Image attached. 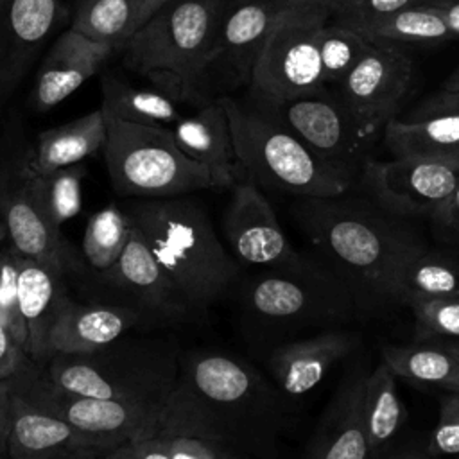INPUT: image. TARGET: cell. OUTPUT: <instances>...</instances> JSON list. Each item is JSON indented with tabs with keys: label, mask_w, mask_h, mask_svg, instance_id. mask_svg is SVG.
I'll return each instance as SVG.
<instances>
[{
	"label": "cell",
	"mask_w": 459,
	"mask_h": 459,
	"mask_svg": "<svg viewBox=\"0 0 459 459\" xmlns=\"http://www.w3.org/2000/svg\"><path fill=\"white\" fill-rule=\"evenodd\" d=\"M287 396L246 360L215 350L186 351L154 436L215 441L242 459H276L290 429Z\"/></svg>",
	"instance_id": "obj_1"
},
{
	"label": "cell",
	"mask_w": 459,
	"mask_h": 459,
	"mask_svg": "<svg viewBox=\"0 0 459 459\" xmlns=\"http://www.w3.org/2000/svg\"><path fill=\"white\" fill-rule=\"evenodd\" d=\"M294 219L317 258L348 287L357 317L402 307L398 278L427 249L403 217L368 201L299 197Z\"/></svg>",
	"instance_id": "obj_2"
},
{
	"label": "cell",
	"mask_w": 459,
	"mask_h": 459,
	"mask_svg": "<svg viewBox=\"0 0 459 459\" xmlns=\"http://www.w3.org/2000/svg\"><path fill=\"white\" fill-rule=\"evenodd\" d=\"M124 210L192 314L208 310L237 281L240 264L222 246L199 199L190 194L133 199Z\"/></svg>",
	"instance_id": "obj_3"
},
{
	"label": "cell",
	"mask_w": 459,
	"mask_h": 459,
	"mask_svg": "<svg viewBox=\"0 0 459 459\" xmlns=\"http://www.w3.org/2000/svg\"><path fill=\"white\" fill-rule=\"evenodd\" d=\"M181 351L174 339L136 335L88 353H54L41 368L57 387L95 398L165 405Z\"/></svg>",
	"instance_id": "obj_4"
},
{
	"label": "cell",
	"mask_w": 459,
	"mask_h": 459,
	"mask_svg": "<svg viewBox=\"0 0 459 459\" xmlns=\"http://www.w3.org/2000/svg\"><path fill=\"white\" fill-rule=\"evenodd\" d=\"M219 100L228 115L240 170L260 188L323 199L341 197L351 188L353 172L321 158L265 109L233 97Z\"/></svg>",
	"instance_id": "obj_5"
},
{
	"label": "cell",
	"mask_w": 459,
	"mask_h": 459,
	"mask_svg": "<svg viewBox=\"0 0 459 459\" xmlns=\"http://www.w3.org/2000/svg\"><path fill=\"white\" fill-rule=\"evenodd\" d=\"M226 0H172L122 45L126 65L170 99H186L210 68Z\"/></svg>",
	"instance_id": "obj_6"
},
{
	"label": "cell",
	"mask_w": 459,
	"mask_h": 459,
	"mask_svg": "<svg viewBox=\"0 0 459 459\" xmlns=\"http://www.w3.org/2000/svg\"><path fill=\"white\" fill-rule=\"evenodd\" d=\"M104 115L108 126L104 161L118 195L156 199L221 188L210 169L183 152L172 129L127 122L106 111Z\"/></svg>",
	"instance_id": "obj_7"
},
{
	"label": "cell",
	"mask_w": 459,
	"mask_h": 459,
	"mask_svg": "<svg viewBox=\"0 0 459 459\" xmlns=\"http://www.w3.org/2000/svg\"><path fill=\"white\" fill-rule=\"evenodd\" d=\"M244 314L271 335L307 328H335L357 317L348 287L319 260L298 267L264 269L240 292Z\"/></svg>",
	"instance_id": "obj_8"
},
{
	"label": "cell",
	"mask_w": 459,
	"mask_h": 459,
	"mask_svg": "<svg viewBox=\"0 0 459 459\" xmlns=\"http://www.w3.org/2000/svg\"><path fill=\"white\" fill-rule=\"evenodd\" d=\"M328 11H280L251 72V88L264 104H280L321 91L326 84L319 36Z\"/></svg>",
	"instance_id": "obj_9"
},
{
	"label": "cell",
	"mask_w": 459,
	"mask_h": 459,
	"mask_svg": "<svg viewBox=\"0 0 459 459\" xmlns=\"http://www.w3.org/2000/svg\"><path fill=\"white\" fill-rule=\"evenodd\" d=\"M9 385L30 405L113 446L154 436L163 411L161 405L106 400L65 391L52 384L32 360L9 380Z\"/></svg>",
	"instance_id": "obj_10"
},
{
	"label": "cell",
	"mask_w": 459,
	"mask_h": 459,
	"mask_svg": "<svg viewBox=\"0 0 459 459\" xmlns=\"http://www.w3.org/2000/svg\"><path fill=\"white\" fill-rule=\"evenodd\" d=\"M371 199L398 217H432L459 185V165L423 160L368 158L360 169Z\"/></svg>",
	"instance_id": "obj_11"
},
{
	"label": "cell",
	"mask_w": 459,
	"mask_h": 459,
	"mask_svg": "<svg viewBox=\"0 0 459 459\" xmlns=\"http://www.w3.org/2000/svg\"><path fill=\"white\" fill-rule=\"evenodd\" d=\"M222 233L240 265L285 269L298 267L308 258L290 244L265 194L247 178L237 181L231 190Z\"/></svg>",
	"instance_id": "obj_12"
},
{
	"label": "cell",
	"mask_w": 459,
	"mask_h": 459,
	"mask_svg": "<svg viewBox=\"0 0 459 459\" xmlns=\"http://www.w3.org/2000/svg\"><path fill=\"white\" fill-rule=\"evenodd\" d=\"M264 109L321 158L353 174L368 160L364 154L371 136L353 118L344 102L323 95V90L280 104H264Z\"/></svg>",
	"instance_id": "obj_13"
},
{
	"label": "cell",
	"mask_w": 459,
	"mask_h": 459,
	"mask_svg": "<svg viewBox=\"0 0 459 459\" xmlns=\"http://www.w3.org/2000/svg\"><path fill=\"white\" fill-rule=\"evenodd\" d=\"M412 61L396 45L373 43L359 63L341 79L342 102L373 136L394 118L409 88Z\"/></svg>",
	"instance_id": "obj_14"
},
{
	"label": "cell",
	"mask_w": 459,
	"mask_h": 459,
	"mask_svg": "<svg viewBox=\"0 0 459 459\" xmlns=\"http://www.w3.org/2000/svg\"><path fill=\"white\" fill-rule=\"evenodd\" d=\"M113 448L111 443L30 405L11 389L7 459H102Z\"/></svg>",
	"instance_id": "obj_15"
},
{
	"label": "cell",
	"mask_w": 459,
	"mask_h": 459,
	"mask_svg": "<svg viewBox=\"0 0 459 459\" xmlns=\"http://www.w3.org/2000/svg\"><path fill=\"white\" fill-rule=\"evenodd\" d=\"M0 212L11 247L18 255L65 273L72 267V253L61 228H56L41 212L23 169L0 172Z\"/></svg>",
	"instance_id": "obj_16"
},
{
	"label": "cell",
	"mask_w": 459,
	"mask_h": 459,
	"mask_svg": "<svg viewBox=\"0 0 459 459\" xmlns=\"http://www.w3.org/2000/svg\"><path fill=\"white\" fill-rule=\"evenodd\" d=\"M102 278L126 292L131 301L129 305L145 314L147 319L181 321L192 314L178 285L133 224L126 249Z\"/></svg>",
	"instance_id": "obj_17"
},
{
	"label": "cell",
	"mask_w": 459,
	"mask_h": 459,
	"mask_svg": "<svg viewBox=\"0 0 459 459\" xmlns=\"http://www.w3.org/2000/svg\"><path fill=\"white\" fill-rule=\"evenodd\" d=\"M368 371L362 360L350 364L310 436L303 459H373L364 429Z\"/></svg>",
	"instance_id": "obj_18"
},
{
	"label": "cell",
	"mask_w": 459,
	"mask_h": 459,
	"mask_svg": "<svg viewBox=\"0 0 459 459\" xmlns=\"http://www.w3.org/2000/svg\"><path fill=\"white\" fill-rule=\"evenodd\" d=\"M359 346L360 335L353 330H321L276 346L267 359V369L281 394L299 398L316 389L332 368Z\"/></svg>",
	"instance_id": "obj_19"
},
{
	"label": "cell",
	"mask_w": 459,
	"mask_h": 459,
	"mask_svg": "<svg viewBox=\"0 0 459 459\" xmlns=\"http://www.w3.org/2000/svg\"><path fill=\"white\" fill-rule=\"evenodd\" d=\"M61 14V0H0V100L27 74Z\"/></svg>",
	"instance_id": "obj_20"
},
{
	"label": "cell",
	"mask_w": 459,
	"mask_h": 459,
	"mask_svg": "<svg viewBox=\"0 0 459 459\" xmlns=\"http://www.w3.org/2000/svg\"><path fill=\"white\" fill-rule=\"evenodd\" d=\"M65 271L45 262L18 255V308L25 326V351L43 366L50 359V333L70 301Z\"/></svg>",
	"instance_id": "obj_21"
},
{
	"label": "cell",
	"mask_w": 459,
	"mask_h": 459,
	"mask_svg": "<svg viewBox=\"0 0 459 459\" xmlns=\"http://www.w3.org/2000/svg\"><path fill=\"white\" fill-rule=\"evenodd\" d=\"M113 50V45L95 41L72 27L66 29L38 70L30 95L34 108L45 111L63 102L100 70Z\"/></svg>",
	"instance_id": "obj_22"
},
{
	"label": "cell",
	"mask_w": 459,
	"mask_h": 459,
	"mask_svg": "<svg viewBox=\"0 0 459 459\" xmlns=\"http://www.w3.org/2000/svg\"><path fill=\"white\" fill-rule=\"evenodd\" d=\"M280 11L274 0H226L210 66L224 65L235 77L249 82L255 61Z\"/></svg>",
	"instance_id": "obj_23"
},
{
	"label": "cell",
	"mask_w": 459,
	"mask_h": 459,
	"mask_svg": "<svg viewBox=\"0 0 459 459\" xmlns=\"http://www.w3.org/2000/svg\"><path fill=\"white\" fill-rule=\"evenodd\" d=\"M145 319V314L127 303L84 305L70 299L52 328L50 353H88L99 350L120 339Z\"/></svg>",
	"instance_id": "obj_24"
},
{
	"label": "cell",
	"mask_w": 459,
	"mask_h": 459,
	"mask_svg": "<svg viewBox=\"0 0 459 459\" xmlns=\"http://www.w3.org/2000/svg\"><path fill=\"white\" fill-rule=\"evenodd\" d=\"M172 133L178 145L217 178L219 186H235L240 170L228 115L221 100L203 106L197 113L179 118Z\"/></svg>",
	"instance_id": "obj_25"
},
{
	"label": "cell",
	"mask_w": 459,
	"mask_h": 459,
	"mask_svg": "<svg viewBox=\"0 0 459 459\" xmlns=\"http://www.w3.org/2000/svg\"><path fill=\"white\" fill-rule=\"evenodd\" d=\"M106 138V115L99 108L72 122L39 133L34 151L23 167L30 174H48L77 165L102 149Z\"/></svg>",
	"instance_id": "obj_26"
},
{
	"label": "cell",
	"mask_w": 459,
	"mask_h": 459,
	"mask_svg": "<svg viewBox=\"0 0 459 459\" xmlns=\"http://www.w3.org/2000/svg\"><path fill=\"white\" fill-rule=\"evenodd\" d=\"M384 142L394 158H423L459 165V115L391 118Z\"/></svg>",
	"instance_id": "obj_27"
},
{
	"label": "cell",
	"mask_w": 459,
	"mask_h": 459,
	"mask_svg": "<svg viewBox=\"0 0 459 459\" xmlns=\"http://www.w3.org/2000/svg\"><path fill=\"white\" fill-rule=\"evenodd\" d=\"M380 360L396 378L441 391H459V360L436 341L385 344L380 350Z\"/></svg>",
	"instance_id": "obj_28"
},
{
	"label": "cell",
	"mask_w": 459,
	"mask_h": 459,
	"mask_svg": "<svg viewBox=\"0 0 459 459\" xmlns=\"http://www.w3.org/2000/svg\"><path fill=\"white\" fill-rule=\"evenodd\" d=\"M405 421L396 375L380 360L364 382V429L373 455L387 450Z\"/></svg>",
	"instance_id": "obj_29"
},
{
	"label": "cell",
	"mask_w": 459,
	"mask_h": 459,
	"mask_svg": "<svg viewBox=\"0 0 459 459\" xmlns=\"http://www.w3.org/2000/svg\"><path fill=\"white\" fill-rule=\"evenodd\" d=\"M348 27L359 30L371 43L429 45L452 39V32L441 11L430 2H423L377 20L350 23Z\"/></svg>",
	"instance_id": "obj_30"
},
{
	"label": "cell",
	"mask_w": 459,
	"mask_h": 459,
	"mask_svg": "<svg viewBox=\"0 0 459 459\" xmlns=\"http://www.w3.org/2000/svg\"><path fill=\"white\" fill-rule=\"evenodd\" d=\"M446 298H459V258L427 247L405 265L398 278L400 305Z\"/></svg>",
	"instance_id": "obj_31"
},
{
	"label": "cell",
	"mask_w": 459,
	"mask_h": 459,
	"mask_svg": "<svg viewBox=\"0 0 459 459\" xmlns=\"http://www.w3.org/2000/svg\"><path fill=\"white\" fill-rule=\"evenodd\" d=\"M106 113L136 124H176L181 117L170 99L165 93L133 88L131 84L106 75L102 79V106Z\"/></svg>",
	"instance_id": "obj_32"
},
{
	"label": "cell",
	"mask_w": 459,
	"mask_h": 459,
	"mask_svg": "<svg viewBox=\"0 0 459 459\" xmlns=\"http://www.w3.org/2000/svg\"><path fill=\"white\" fill-rule=\"evenodd\" d=\"M129 237L131 221L124 208L108 204L95 212L86 222L81 242V255L86 265L102 276L117 264Z\"/></svg>",
	"instance_id": "obj_33"
},
{
	"label": "cell",
	"mask_w": 459,
	"mask_h": 459,
	"mask_svg": "<svg viewBox=\"0 0 459 459\" xmlns=\"http://www.w3.org/2000/svg\"><path fill=\"white\" fill-rule=\"evenodd\" d=\"M136 11L138 0H81L72 29L118 48L134 32Z\"/></svg>",
	"instance_id": "obj_34"
},
{
	"label": "cell",
	"mask_w": 459,
	"mask_h": 459,
	"mask_svg": "<svg viewBox=\"0 0 459 459\" xmlns=\"http://www.w3.org/2000/svg\"><path fill=\"white\" fill-rule=\"evenodd\" d=\"M25 174L41 212L56 228H61L81 212V181L84 167L77 163L48 174H30L27 170Z\"/></svg>",
	"instance_id": "obj_35"
},
{
	"label": "cell",
	"mask_w": 459,
	"mask_h": 459,
	"mask_svg": "<svg viewBox=\"0 0 459 459\" xmlns=\"http://www.w3.org/2000/svg\"><path fill=\"white\" fill-rule=\"evenodd\" d=\"M373 43L359 30L335 23H325L319 36V54L325 81L341 82V79L359 63Z\"/></svg>",
	"instance_id": "obj_36"
},
{
	"label": "cell",
	"mask_w": 459,
	"mask_h": 459,
	"mask_svg": "<svg viewBox=\"0 0 459 459\" xmlns=\"http://www.w3.org/2000/svg\"><path fill=\"white\" fill-rule=\"evenodd\" d=\"M407 307L416 319L418 341L459 339V298L412 301Z\"/></svg>",
	"instance_id": "obj_37"
},
{
	"label": "cell",
	"mask_w": 459,
	"mask_h": 459,
	"mask_svg": "<svg viewBox=\"0 0 459 459\" xmlns=\"http://www.w3.org/2000/svg\"><path fill=\"white\" fill-rule=\"evenodd\" d=\"M425 450L436 457L459 455V391H441L437 421Z\"/></svg>",
	"instance_id": "obj_38"
},
{
	"label": "cell",
	"mask_w": 459,
	"mask_h": 459,
	"mask_svg": "<svg viewBox=\"0 0 459 459\" xmlns=\"http://www.w3.org/2000/svg\"><path fill=\"white\" fill-rule=\"evenodd\" d=\"M0 319L11 326L25 348L27 335L18 308V253L13 247L0 251Z\"/></svg>",
	"instance_id": "obj_39"
},
{
	"label": "cell",
	"mask_w": 459,
	"mask_h": 459,
	"mask_svg": "<svg viewBox=\"0 0 459 459\" xmlns=\"http://www.w3.org/2000/svg\"><path fill=\"white\" fill-rule=\"evenodd\" d=\"M429 0H339L332 11L335 22L350 25L377 20Z\"/></svg>",
	"instance_id": "obj_40"
},
{
	"label": "cell",
	"mask_w": 459,
	"mask_h": 459,
	"mask_svg": "<svg viewBox=\"0 0 459 459\" xmlns=\"http://www.w3.org/2000/svg\"><path fill=\"white\" fill-rule=\"evenodd\" d=\"M170 459H242L230 448L203 437H170Z\"/></svg>",
	"instance_id": "obj_41"
},
{
	"label": "cell",
	"mask_w": 459,
	"mask_h": 459,
	"mask_svg": "<svg viewBox=\"0 0 459 459\" xmlns=\"http://www.w3.org/2000/svg\"><path fill=\"white\" fill-rule=\"evenodd\" d=\"M102 459H170V437L149 436L126 441Z\"/></svg>",
	"instance_id": "obj_42"
},
{
	"label": "cell",
	"mask_w": 459,
	"mask_h": 459,
	"mask_svg": "<svg viewBox=\"0 0 459 459\" xmlns=\"http://www.w3.org/2000/svg\"><path fill=\"white\" fill-rule=\"evenodd\" d=\"M30 362L23 344L18 341L11 326L0 319V382L16 377Z\"/></svg>",
	"instance_id": "obj_43"
},
{
	"label": "cell",
	"mask_w": 459,
	"mask_h": 459,
	"mask_svg": "<svg viewBox=\"0 0 459 459\" xmlns=\"http://www.w3.org/2000/svg\"><path fill=\"white\" fill-rule=\"evenodd\" d=\"M430 219L443 238L459 240V185Z\"/></svg>",
	"instance_id": "obj_44"
},
{
	"label": "cell",
	"mask_w": 459,
	"mask_h": 459,
	"mask_svg": "<svg viewBox=\"0 0 459 459\" xmlns=\"http://www.w3.org/2000/svg\"><path fill=\"white\" fill-rule=\"evenodd\" d=\"M430 115H459V90H441L425 99L412 113L414 118Z\"/></svg>",
	"instance_id": "obj_45"
},
{
	"label": "cell",
	"mask_w": 459,
	"mask_h": 459,
	"mask_svg": "<svg viewBox=\"0 0 459 459\" xmlns=\"http://www.w3.org/2000/svg\"><path fill=\"white\" fill-rule=\"evenodd\" d=\"M11 425V387L9 380L0 382V454L5 455L7 432Z\"/></svg>",
	"instance_id": "obj_46"
},
{
	"label": "cell",
	"mask_w": 459,
	"mask_h": 459,
	"mask_svg": "<svg viewBox=\"0 0 459 459\" xmlns=\"http://www.w3.org/2000/svg\"><path fill=\"white\" fill-rule=\"evenodd\" d=\"M281 11H328L332 14L339 0H274Z\"/></svg>",
	"instance_id": "obj_47"
},
{
	"label": "cell",
	"mask_w": 459,
	"mask_h": 459,
	"mask_svg": "<svg viewBox=\"0 0 459 459\" xmlns=\"http://www.w3.org/2000/svg\"><path fill=\"white\" fill-rule=\"evenodd\" d=\"M429 2L441 11L452 32V38H459V0H429Z\"/></svg>",
	"instance_id": "obj_48"
},
{
	"label": "cell",
	"mask_w": 459,
	"mask_h": 459,
	"mask_svg": "<svg viewBox=\"0 0 459 459\" xmlns=\"http://www.w3.org/2000/svg\"><path fill=\"white\" fill-rule=\"evenodd\" d=\"M172 0H138V11H136V20H134V32L147 23L160 9H163L167 4Z\"/></svg>",
	"instance_id": "obj_49"
},
{
	"label": "cell",
	"mask_w": 459,
	"mask_h": 459,
	"mask_svg": "<svg viewBox=\"0 0 459 459\" xmlns=\"http://www.w3.org/2000/svg\"><path fill=\"white\" fill-rule=\"evenodd\" d=\"M373 459H437L436 455L429 454L427 450H405V452H382L373 455Z\"/></svg>",
	"instance_id": "obj_50"
},
{
	"label": "cell",
	"mask_w": 459,
	"mask_h": 459,
	"mask_svg": "<svg viewBox=\"0 0 459 459\" xmlns=\"http://www.w3.org/2000/svg\"><path fill=\"white\" fill-rule=\"evenodd\" d=\"M439 342L443 348H446L457 360H459V339H429Z\"/></svg>",
	"instance_id": "obj_51"
},
{
	"label": "cell",
	"mask_w": 459,
	"mask_h": 459,
	"mask_svg": "<svg viewBox=\"0 0 459 459\" xmlns=\"http://www.w3.org/2000/svg\"><path fill=\"white\" fill-rule=\"evenodd\" d=\"M443 90H459V68L445 81Z\"/></svg>",
	"instance_id": "obj_52"
},
{
	"label": "cell",
	"mask_w": 459,
	"mask_h": 459,
	"mask_svg": "<svg viewBox=\"0 0 459 459\" xmlns=\"http://www.w3.org/2000/svg\"><path fill=\"white\" fill-rule=\"evenodd\" d=\"M4 238H7V228H5V222H4V219L0 217V242H2Z\"/></svg>",
	"instance_id": "obj_53"
},
{
	"label": "cell",
	"mask_w": 459,
	"mask_h": 459,
	"mask_svg": "<svg viewBox=\"0 0 459 459\" xmlns=\"http://www.w3.org/2000/svg\"><path fill=\"white\" fill-rule=\"evenodd\" d=\"M0 459H7V457H5V455H4V454H0Z\"/></svg>",
	"instance_id": "obj_54"
}]
</instances>
